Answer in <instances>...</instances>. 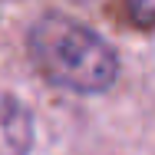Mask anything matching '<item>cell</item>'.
I'll list each match as a JSON object with an SVG mask.
<instances>
[{
    "label": "cell",
    "mask_w": 155,
    "mask_h": 155,
    "mask_svg": "<svg viewBox=\"0 0 155 155\" xmlns=\"http://www.w3.org/2000/svg\"><path fill=\"white\" fill-rule=\"evenodd\" d=\"M125 10L139 27H155V0H125Z\"/></svg>",
    "instance_id": "cell-3"
},
{
    "label": "cell",
    "mask_w": 155,
    "mask_h": 155,
    "mask_svg": "<svg viewBox=\"0 0 155 155\" xmlns=\"http://www.w3.org/2000/svg\"><path fill=\"white\" fill-rule=\"evenodd\" d=\"M33 116L10 93H0V155H30Z\"/></svg>",
    "instance_id": "cell-2"
},
{
    "label": "cell",
    "mask_w": 155,
    "mask_h": 155,
    "mask_svg": "<svg viewBox=\"0 0 155 155\" xmlns=\"http://www.w3.org/2000/svg\"><path fill=\"white\" fill-rule=\"evenodd\" d=\"M27 50L40 76L66 93L96 96L119 79V53L96 30L63 13H43L33 23Z\"/></svg>",
    "instance_id": "cell-1"
}]
</instances>
